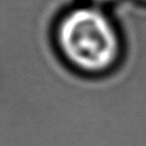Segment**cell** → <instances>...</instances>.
Listing matches in <instances>:
<instances>
[{
  "label": "cell",
  "mask_w": 146,
  "mask_h": 146,
  "mask_svg": "<svg viewBox=\"0 0 146 146\" xmlns=\"http://www.w3.org/2000/svg\"><path fill=\"white\" fill-rule=\"evenodd\" d=\"M54 42L64 63L87 76L111 74L124 59V39L115 17L95 5L67 8L55 24Z\"/></svg>",
  "instance_id": "1"
},
{
  "label": "cell",
  "mask_w": 146,
  "mask_h": 146,
  "mask_svg": "<svg viewBox=\"0 0 146 146\" xmlns=\"http://www.w3.org/2000/svg\"><path fill=\"white\" fill-rule=\"evenodd\" d=\"M91 1H92V3H107L113 0H91Z\"/></svg>",
  "instance_id": "2"
},
{
  "label": "cell",
  "mask_w": 146,
  "mask_h": 146,
  "mask_svg": "<svg viewBox=\"0 0 146 146\" xmlns=\"http://www.w3.org/2000/svg\"><path fill=\"white\" fill-rule=\"evenodd\" d=\"M140 1H143V2H146V0H140Z\"/></svg>",
  "instance_id": "3"
}]
</instances>
